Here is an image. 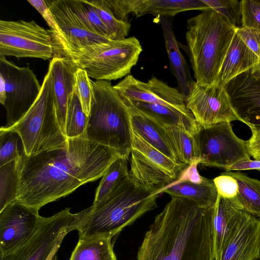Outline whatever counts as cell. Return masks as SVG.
I'll return each mask as SVG.
<instances>
[{
	"instance_id": "cell-29",
	"label": "cell",
	"mask_w": 260,
	"mask_h": 260,
	"mask_svg": "<svg viewBox=\"0 0 260 260\" xmlns=\"http://www.w3.org/2000/svg\"><path fill=\"white\" fill-rule=\"evenodd\" d=\"M224 173L236 179L238 188L235 198L244 210L260 218V181L239 172Z\"/></svg>"
},
{
	"instance_id": "cell-23",
	"label": "cell",
	"mask_w": 260,
	"mask_h": 260,
	"mask_svg": "<svg viewBox=\"0 0 260 260\" xmlns=\"http://www.w3.org/2000/svg\"><path fill=\"white\" fill-rule=\"evenodd\" d=\"M162 193L185 199L203 208L214 207L218 196L213 179L204 177L200 182L179 178L166 186Z\"/></svg>"
},
{
	"instance_id": "cell-44",
	"label": "cell",
	"mask_w": 260,
	"mask_h": 260,
	"mask_svg": "<svg viewBox=\"0 0 260 260\" xmlns=\"http://www.w3.org/2000/svg\"><path fill=\"white\" fill-rule=\"evenodd\" d=\"M252 135L247 141L248 153L254 160L260 159V131H251Z\"/></svg>"
},
{
	"instance_id": "cell-20",
	"label": "cell",
	"mask_w": 260,
	"mask_h": 260,
	"mask_svg": "<svg viewBox=\"0 0 260 260\" xmlns=\"http://www.w3.org/2000/svg\"><path fill=\"white\" fill-rule=\"evenodd\" d=\"M121 98L129 109L132 128L152 146L179 163L167 137L165 127L141 113L128 100Z\"/></svg>"
},
{
	"instance_id": "cell-14",
	"label": "cell",
	"mask_w": 260,
	"mask_h": 260,
	"mask_svg": "<svg viewBox=\"0 0 260 260\" xmlns=\"http://www.w3.org/2000/svg\"><path fill=\"white\" fill-rule=\"evenodd\" d=\"M39 211L18 200L0 211V255L12 252L34 235L41 220Z\"/></svg>"
},
{
	"instance_id": "cell-4",
	"label": "cell",
	"mask_w": 260,
	"mask_h": 260,
	"mask_svg": "<svg viewBox=\"0 0 260 260\" xmlns=\"http://www.w3.org/2000/svg\"><path fill=\"white\" fill-rule=\"evenodd\" d=\"M236 29L212 9L188 19L186 49L197 84L214 83Z\"/></svg>"
},
{
	"instance_id": "cell-21",
	"label": "cell",
	"mask_w": 260,
	"mask_h": 260,
	"mask_svg": "<svg viewBox=\"0 0 260 260\" xmlns=\"http://www.w3.org/2000/svg\"><path fill=\"white\" fill-rule=\"evenodd\" d=\"M259 62L260 59L248 48L236 32L213 83L224 87L232 79Z\"/></svg>"
},
{
	"instance_id": "cell-30",
	"label": "cell",
	"mask_w": 260,
	"mask_h": 260,
	"mask_svg": "<svg viewBox=\"0 0 260 260\" xmlns=\"http://www.w3.org/2000/svg\"><path fill=\"white\" fill-rule=\"evenodd\" d=\"M132 149L140 153L147 159L178 179L183 171L188 166L177 163L146 142L131 126Z\"/></svg>"
},
{
	"instance_id": "cell-5",
	"label": "cell",
	"mask_w": 260,
	"mask_h": 260,
	"mask_svg": "<svg viewBox=\"0 0 260 260\" xmlns=\"http://www.w3.org/2000/svg\"><path fill=\"white\" fill-rule=\"evenodd\" d=\"M91 102L85 137L117 150L129 158L132 150L130 113L111 82L91 80Z\"/></svg>"
},
{
	"instance_id": "cell-31",
	"label": "cell",
	"mask_w": 260,
	"mask_h": 260,
	"mask_svg": "<svg viewBox=\"0 0 260 260\" xmlns=\"http://www.w3.org/2000/svg\"><path fill=\"white\" fill-rule=\"evenodd\" d=\"M22 159L0 166V211L17 200Z\"/></svg>"
},
{
	"instance_id": "cell-32",
	"label": "cell",
	"mask_w": 260,
	"mask_h": 260,
	"mask_svg": "<svg viewBox=\"0 0 260 260\" xmlns=\"http://www.w3.org/2000/svg\"><path fill=\"white\" fill-rule=\"evenodd\" d=\"M128 158L120 157L109 167L97 188L92 205L105 200L118 186L121 181L128 176Z\"/></svg>"
},
{
	"instance_id": "cell-45",
	"label": "cell",
	"mask_w": 260,
	"mask_h": 260,
	"mask_svg": "<svg viewBox=\"0 0 260 260\" xmlns=\"http://www.w3.org/2000/svg\"><path fill=\"white\" fill-rule=\"evenodd\" d=\"M57 252H55L49 260H57Z\"/></svg>"
},
{
	"instance_id": "cell-43",
	"label": "cell",
	"mask_w": 260,
	"mask_h": 260,
	"mask_svg": "<svg viewBox=\"0 0 260 260\" xmlns=\"http://www.w3.org/2000/svg\"><path fill=\"white\" fill-rule=\"evenodd\" d=\"M27 2L41 14L50 27V29L57 31V24L45 1L28 0Z\"/></svg>"
},
{
	"instance_id": "cell-35",
	"label": "cell",
	"mask_w": 260,
	"mask_h": 260,
	"mask_svg": "<svg viewBox=\"0 0 260 260\" xmlns=\"http://www.w3.org/2000/svg\"><path fill=\"white\" fill-rule=\"evenodd\" d=\"M89 2L106 27L111 40H119L126 38L131 26L128 21L117 19L105 0H92Z\"/></svg>"
},
{
	"instance_id": "cell-27",
	"label": "cell",
	"mask_w": 260,
	"mask_h": 260,
	"mask_svg": "<svg viewBox=\"0 0 260 260\" xmlns=\"http://www.w3.org/2000/svg\"><path fill=\"white\" fill-rule=\"evenodd\" d=\"M167 137L179 163L188 166L200 164L196 133L180 127H165Z\"/></svg>"
},
{
	"instance_id": "cell-7",
	"label": "cell",
	"mask_w": 260,
	"mask_h": 260,
	"mask_svg": "<svg viewBox=\"0 0 260 260\" xmlns=\"http://www.w3.org/2000/svg\"><path fill=\"white\" fill-rule=\"evenodd\" d=\"M7 127L20 136L27 156L67 146L68 139L57 117L49 71L44 78L40 93L30 109L15 124Z\"/></svg>"
},
{
	"instance_id": "cell-37",
	"label": "cell",
	"mask_w": 260,
	"mask_h": 260,
	"mask_svg": "<svg viewBox=\"0 0 260 260\" xmlns=\"http://www.w3.org/2000/svg\"><path fill=\"white\" fill-rule=\"evenodd\" d=\"M213 10L225 17L235 27L242 26L240 1L237 0H202Z\"/></svg>"
},
{
	"instance_id": "cell-40",
	"label": "cell",
	"mask_w": 260,
	"mask_h": 260,
	"mask_svg": "<svg viewBox=\"0 0 260 260\" xmlns=\"http://www.w3.org/2000/svg\"><path fill=\"white\" fill-rule=\"evenodd\" d=\"M213 181L219 195L228 199L236 197L238 187L234 177L223 172L215 177Z\"/></svg>"
},
{
	"instance_id": "cell-3",
	"label": "cell",
	"mask_w": 260,
	"mask_h": 260,
	"mask_svg": "<svg viewBox=\"0 0 260 260\" xmlns=\"http://www.w3.org/2000/svg\"><path fill=\"white\" fill-rule=\"evenodd\" d=\"M161 188H147L123 179L104 201L91 206L89 214L77 230L79 238L113 237L146 213L157 207Z\"/></svg>"
},
{
	"instance_id": "cell-19",
	"label": "cell",
	"mask_w": 260,
	"mask_h": 260,
	"mask_svg": "<svg viewBox=\"0 0 260 260\" xmlns=\"http://www.w3.org/2000/svg\"><path fill=\"white\" fill-rule=\"evenodd\" d=\"M246 212L236 198L228 199L218 194L215 205L213 225L215 259Z\"/></svg>"
},
{
	"instance_id": "cell-38",
	"label": "cell",
	"mask_w": 260,
	"mask_h": 260,
	"mask_svg": "<svg viewBox=\"0 0 260 260\" xmlns=\"http://www.w3.org/2000/svg\"><path fill=\"white\" fill-rule=\"evenodd\" d=\"M75 78L76 85L83 111L88 117L94 95L91 80L87 72L81 68H78L77 70Z\"/></svg>"
},
{
	"instance_id": "cell-34",
	"label": "cell",
	"mask_w": 260,
	"mask_h": 260,
	"mask_svg": "<svg viewBox=\"0 0 260 260\" xmlns=\"http://www.w3.org/2000/svg\"><path fill=\"white\" fill-rule=\"evenodd\" d=\"M72 11L78 17L85 27L92 33L110 40V35L89 1L66 0Z\"/></svg>"
},
{
	"instance_id": "cell-16",
	"label": "cell",
	"mask_w": 260,
	"mask_h": 260,
	"mask_svg": "<svg viewBox=\"0 0 260 260\" xmlns=\"http://www.w3.org/2000/svg\"><path fill=\"white\" fill-rule=\"evenodd\" d=\"M122 92L123 95L131 101L162 105L193 116L186 108L185 99L180 90L154 76L147 82L131 76L124 83Z\"/></svg>"
},
{
	"instance_id": "cell-42",
	"label": "cell",
	"mask_w": 260,
	"mask_h": 260,
	"mask_svg": "<svg viewBox=\"0 0 260 260\" xmlns=\"http://www.w3.org/2000/svg\"><path fill=\"white\" fill-rule=\"evenodd\" d=\"M105 1L117 19L123 21H128L127 16L131 13L129 0Z\"/></svg>"
},
{
	"instance_id": "cell-11",
	"label": "cell",
	"mask_w": 260,
	"mask_h": 260,
	"mask_svg": "<svg viewBox=\"0 0 260 260\" xmlns=\"http://www.w3.org/2000/svg\"><path fill=\"white\" fill-rule=\"evenodd\" d=\"M0 78L4 81L6 99L3 106L7 114L6 127L18 122L38 99L42 88L34 71L19 67L0 56Z\"/></svg>"
},
{
	"instance_id": "cell-46",
	"label": "cell",
	"mask_w": 260,
	"mask_h": 260,
	"mask_svg": "<svg viewBox=\"0 0 260 260\" xmlns=\"http://www.w3.org/2000/svg\"><path fill=\"white\" fill-rule=\"evenodd\" d=\"M259 260H260V242H259Z\"/></svg>"
},
{
	"instance_id": "cell-12",
	"label": "cell",
	"mask_w": 260,
	"mask_h": 260,
	"mask_svg": "<svg viewBox=\"0 0 260 260\" xmlns=\"http://www.w3.org/2000/svg\"><path fill=\"white\" fill-rule=\"evenodd\" d=\"M185 103L199 126L239 120L224 87L214 83L203 85L195 81Z\"/></svg>"
},
{
	"instance_id": "cell-2",
	"label": "cell",
	"mask_w": 260,
	"mask_h": 260,
	"mask_svg": "<svg viewBox=\"0 0 260 260\" xmlns=\"http://www.w3.org/2000/svg\"><path fill=\"white\" fill-rule=\"evenodd\" d=\"M215 210L172 197L146 232L137 260H215Z\"/></svg>"
},
{
	"instance_id": "cell-39",
	"label": "cell",
	"mask_w": 260,
	"mask_h": 260,
	"mask_svg": "<svg viewBox=\"0 0 260 260\" xmlns=\"http://www.w3.org/2000/svg\"><path fill=\"white\" fill-rule=\"evenodd\" d=\"M240 3L242 26L260 31V1L243 0Z\"/></svg>"
},
{
	"instance_id": "cell-28",
	"label": "cell",
	"mask_w": 260,
	"mask_h": 260,
	"mask_svg": "<svg viewBox=\"0 0 260 260\" xmlns=\"http://www.w3.org/2000/svg\"><path fill=\"white\" fill-rule=\"evenodd\" d=\"M112 237L79 238L69 260H117Z\"/></svg>"
},
{
	"instance_id": "cell-41",
	"label": "cell",
	"mask_w": 260,
	"mask_h": 260,
	"mask_svg": "<svg viewBox=\"0 0 260 260\" xmlns=\"http://www.w3.org/2000/svg\"><path fill=\"white\" fill-rule=\"evenodd\" d=\"M236 32L248 48L260 59V31L242 26L237 28Z\"/></svg>"
},
{
	"instance_id": "cell-13",
	"label": "cell",
	"mask_w": 260,
	"mask_h": 260,
	"mask_svg": "<svg viewBox=\"0 0 260 260\" xmlns=\"http://www.w3.org/2000/svg\"><path fill=\"white\" fill-rule=\"evenodd\" d=\"M239 120L251 131H260V62L224 86Z\"/></svg>"
},
{
	"instance_id": "cell-9",
	"label": "cell",
	"mask_w": 260,
	"mask_h": 260,
	"mask_svg": "<svg viewBox=\"0 0 260 260\" xmlns=\"http://www.w3.org/2000/svg\"><path fill=\"white\" fill-rule=\"evenodd\" d=\"M200 164L228 170L234 165L249 159L247 141L238 138L230 122L199 126L195 134Z\"/></svg>"
},
{
	"instance_id": "cell-6",
	"label": "cell",
	"mask_w": 260,
	"mask_h": 260,
	"mask_svg": "<svg viewBox=\"0 0 260 260\" xmlns=\"http://www.w3.org/2000/svg\"><path fill=\"white\" fill-rule=\"evenodd\" d=\"M53 43L54 56L69 58L96 80L109 81L127 76L142 51L139 41L135 37L83 48Z\"/></svg>"
},
{
	"instance_id": "cell-47",
	"label": "cell",
	"mask_w": 260,
	"mask_h": 260,
	"mask_svg": "<svg viewBox=\"0 0 260 260\" xmlns=\"http://www.w3.org/2000/svg\"><path fill=\"white\" fill-rule=\"evenodd\" d=\"M260 160V159H259V160Z\"/></svg>"
},
{
	"instance_id": "cell-17",
	"label": "cell",
	"mask_w": 260,
	"mask_h": 260,
	"mask_svg": "<svg viewBox=\"0 0 260 260\" xmlns=\"http://www.w3.org/2000/svg\"><path fill=\"white\" fill-rule=\"evenodd\" d=\"M260 219L246 212L223 247L219 260H258Z\"/></svg>"
},
{
	"instance_id": "cell-36",
	"label": "cell",
	"mask_w": 260,
	"mask_h": 260,
	"mask_svg": "<svg viewBox=\"0 0 260 260\" xmlns=\"http://www.w3.org/2000/svg\"><path fill=\"white\" fill-rule=\"evenodd\" d=\"M25 155L20 136L15 131L6 126L0 128V166Z\"/></svg>"
},
{
	"instance_id": "cell-25",
	"label": "cell",
	"mask_w": 260,
	"mask_h": 260,
	"mask_svg": "<svg viewBox=\"0 0 260 260\" xmlns=\"http://www.w3.org/2000/svg\"><path fill=\"white\" fill-rule=\"evenodd\" d=\"M131 13L137 17L152 14L172 17L183 11L212 9L202 0H129Z\"/></svg>"
},
{
	"instance_id": "cell-18",
	"label": "cell",
	"mask_w": 260,
	"mask_h": 260,
	"mask_svg": "<svg viewBox=\"0 0 260 260\" xmlns=\"http://www.w3.org/2000/svg\"><path fill=\"white\" fill-rule=\"evenodd\" d=\"M77 69L70 59L63 56H53L49 66L57 117L64 135L69 100L76 86L75 73Z\"/></svg>"
},
{
	"instance_id": "cell-26",
	"label": "cell",
	"mask_w": 260,
	"mask_h": 260,
	"mask_svg": "<svg viewBox=\"0 0 260 260\" xmlns=\"http://www.w3.org/2000/svg\"><path fill=\"white\" fill-rule=\"evenodd\" d=\"M128 100L141 113L165 127H180L192 133L199 129L193 116L162 105Z\"/></svg>"
},
{
	"instance_id": "cell-8",
	"label": "cell",
	"mask_w": 260,
	"mask_h": 260,
	"mask_svg": "<svg viewBox=\"0 0 260 260\" xmlns=\"http://www.w3.org/2000/svg\"><path fill=\"white\" fill-rule=\"evenodd\" d=\"M90 210V207L72 213L66 208L50 217H42L32 237L15 251L0 255L1 260H49L57 252L66 235L78 230Z\"/></svg>"
},
{
	"instance_id": "cell-33",
	"label": "cell",
	"mask_w": 260,
	"mask_h": 260,
	"mask_svg": "<svg viewBox=\"0 0 260 260\" xmlns=\"http://www.w3.org/2000/svg\"><path fill=\"white\" fill-rule=\"evenodd\" d=\"M88 120V117L83 111L76 85L68 106L65 126L67 138L85 137Z\"/></svg>"
},
{
	"instance_id": "cell-22",
	"label": "cell",
	"mask_w": 260,
	"mask_h": 260,
	"mask_svg": "<svg viewBox=\"0 0 260 260\" xmlns=\"http://www.w3.org/2000/svg\"><path fill=\"white\" fill-rule=\"evenodd\" d=\"M128 176L136 184L149 189H164L178 179L133 149Z\"/></svg>"
},
{
	"instance_id": "cell-15",
	"label": "cell",
	"mask_w": 260,
	"mask_h": 260,
	"mask_svg": "<svg viewBox=\"0 0 260 260\" xmlns=\"http://www.w3.org/2000/svg\"><path fill=\"white\" fill-rule=\"evenodd\" d=\"M45 1L57 25V31L48 29L53 42L83 48L111 41L87 30L71 9L66 0Z\"/></svg>"
},
{
	"instance_id": "cell-1",
	"label": "cell",
	"mask_w": 260,
	"mask_h": 260,
	"mask_svg": "<svg viewBox=\"0 0 260 260\" xmlns=\"http://www.w3.org/2000/svg\"><path fill=\"white\" fill-rule=\"evenodd\" d=\"M123 157L116 149L85 137L68 138L63 148L22 158L17 200L39 211L81 185L103 177Z\"/></svg>"
},
{
	"instance_id": "cell-10",
	"label": "cell",
	"mask_w": 260,
	"mask_h": 260,
	"mask_svg": "<svg viewBox=\"0 0 260 260\" xmlns=\"http://www.w3.org/2000/svg\"><path fill=\"white\" fill-rule=\"evenodd\" d=\"M54 46L48 29L34 20L0 21V56L47 60L53 58Z\"/></svg>"
},
{
	"instance_id": "cell-24",
	"label": "cell",
	"mask_w": 260,
	"mask_h": 260,
	"mask_svg": "<svg viewBox=\"0 0 260 260\" xmlns=\"http://www.w3.org/2000/svg\"><path fill=\"white\" fill-rule=\"evenodd\" d=\"M171 18L159 17V20L171 69L177 80L180 91L185 99L195 81L191 78L187 62L180 51Z\"/></svg>"
}]
</instances>
